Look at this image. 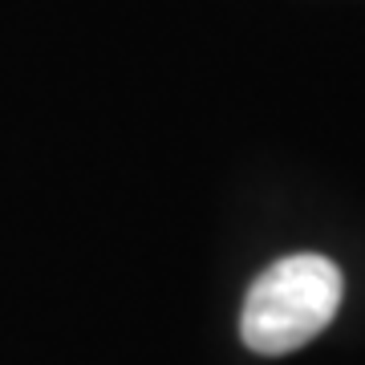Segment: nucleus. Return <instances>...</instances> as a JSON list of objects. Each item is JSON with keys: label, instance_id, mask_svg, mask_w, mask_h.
Segmentation results:
<instances>
[{"label": "nucleus", "instance_id": "1", "mask_svg": "<svg viewBox=\"0 0 365 365\" xmlns=\"http://www.w3.org/2000/svg\"><path fill=\"white\" fill-rule=\"evenodd\" d=\"M341 272L325 256H288L256 276L244 300L240 333L256 353H292L321 333L337 317Z\"/></svg>", "mask_w": 365, "mask_h": 365}]
</instances>
